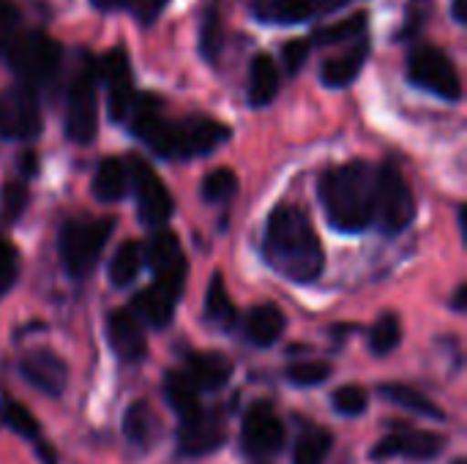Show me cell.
I'll use <instances>...</instances> for the list:
<instances>
[{
  "mask_svg": "<svg viewBox=\"0 0 467 464\" xmlns=\"http://www.w3.org/2000/svg\"><path fill=\"white\" fill-rule=\"evenodd\" d=\"M265 260L285 279L309 284L323 273L326 254L309 216L296 205H279L265 224Z\"/></svg>",
  "mask_w": 467,
  "mask_h": 464,
  "instance_id": "obj_1",
  "label": "cell"
},
{
  "mask_svg": "<svg viewBox=\"0 0 467 464\" xmlns=\"http://www.w3.org/2000/svg\"><path fill=\"white\" fill-rule=\"evenodd\" d=\"M378 172L367 161H348L331 167L320 178V200L328 224L339 232H361L375 219Z\"/></svg>",
  "mask_w": 467,
  "mask_h": 464,
  "instance_id": "obj_2",
  "label": "cell"
},
{
  "mask_svg": "<svg viewBox=\"0 0 467 464\" xmlns=\"http://www.w3.org/2000/svg\"><path fill=\"white\" fill-rule=\"evenodd\" d=\"M112 230H115V222L107 216L68 219L60 227V238H57V252H60V263H63L66 273L74 279L88 276L96 268Z\"/></svg>",
  "mask_w": 467,
  "mask_h": 464,
  "instance_id": "obj_3",
  "label": "cell"
},
{
  "mask_svg": "<svg viewBox=\"0 0 467 464\" xmlns=\"http://www.w3.org/2000/svg\"><path fill=\"white\" fill-rule=\"evenodd\" d=\"M0 46H3V55H5L8 66L30 88L52 82L57 68H60V60H63L60 44L55 38H49L47 33H41V30L11 36V38L0 41Z\"/></svg>",
  "mask_w": 467,
  "mask_h": 464,
  "instance_id": "obj_4",
  "label": "cell"
},
{
  "mask_svg": "<svg viewBox=\"0 0 467 464\" xmlns=\"http://www.w3.org/2000/svg\"><path fill=\"white\" fill-rule=\"evenodd\" d=\"M99 129V101H96V60L85 57L74 74L66 96V134L71 142H93Z\"/></svg>",
  "mask_w": 467,
  "mask_h": 464,
  "instance_id": "obj_5",
  "label": "cell"
},
{
  "mask_svg": "<svg viewBox=\"0 0 467 464\" xmlns=\"http://www.w3.org/2000/svg\"><path fill=\"white\" fill-rule=\"evenodd\" d=\"M375 216L380 219L383 232L397 235L410 227L416 219V200L402 178V172L391 164L378 170V183H375Z\"/></svg>",
  "mask_w": 467,
  "mask_h": 464,
  "instance_id": "obj_6",
  "label": "cell"
},
{
  "mask_svg": "<svg viewBox=\"0 0 467 464\" xmlns=\"http://www.w3.org/2000/svg\"><path fill=\"white\" fill-rule=\"evenodd\" d=\"M394 429L378 440L369 451L375 462L386 459H410V462H432L446 451V438L430 429H416L408 424H391Z\"/></svg>",
  "mask_w": 467,
  "mask_h": 464,
  "instance_id": "obj_7",
  "label": "cell"
},
{
  "mask_svg": "<svg viewBox=\"0 0 467 464\" xmlns=\"http://www.w3.org/2000/svg\"><path fill=\"white\" fill-rule=\"evenodd\" d=\"M408 77L410 82H416L419 88L449 98V101H460L462 98V79L460 71L454 68L451 57L443 55L435 46H416L408 57Z\"/></svg>",
  "mask_w": 467,
  "mask_h": 464,
  "instance_id": "obj_8",
  "label": "cell"
},
{
  "mask_svg": "<svg viewBox=\"0 0 467 464\" xmlns=\"http://www.w3.org/2000/svg\"><path fill=\"white\" fill-rule=\"evenodd\" d=\"M285 424L271 402H254L241 424V451L252 459L276 457L285 449Z\"/></svg>",
  "mask_w": 467,
  "mask_h": 464,
  "instance_id": "obj_9",
  "label": "cell"
},
{
  "mask_svg": "<svg viewBox=\"0 0 467 464\" xmlns=\"http://www.w3.org/2000/svg\"><path fill=\"white\" fill-rule=\"evenodd\" d=\"M224 440H227V418H224V413L197 407L192 416L181 418L175 446H178L181 457L197 459V457L216 454L224 446Z\"/></svg>",
  "mask_w": 467,
  "mask_h": 464,
  "instance_id": "obj_10",
  "label": "cell"
},
{
  "mask_svg": "<svg viewBox=\"0 0 467 464\" xmlns=\"http://www.w3.org/2000/svg\"><path fill=\"white\" fill-rule=\"evenodd\" d=\"M129 183L137 197V216L148 227H164L172 216V194L153 172V167L142 159L129 161Z\"/></svg>",
  "mask_w": 467,
  "mask_h": 464,
  "instance_id": "obj_11",
  "label": "cell"
},
{
  "mask_svg": "<svg viewBox=\"0 0 467 464\" xmlns=\"http://www.w3.org/2000/svg\"><path fill=\"white\" fill-rule=\"evenodd\" d=\"M96 77L104 79L107 85V101H109V118L115 123L129 120L134 104H137V90L131 82V66H129V55L115 46L107 55L96 57Z\"/></svg>",
  "mask_w": 467,
  "mask_h": 464,
  "instance_id": "obj_12",
  "label": "cell"
},
{
  "mask_svg": "<svg viewBox=\"0 0 467 464\" xmlns=\"http://www.w3.org/2000/svg\"><path fill=\"white\" fill-rule=\"evenodd\" d=\"M41 131L38 93L30 85H16L0 96V137L33 139Z\"/></svg>",
  "mask_w": 467,
  "mask_h": 464,
  "instance_id": "obj_13",
  "label": "cell"
},
{
  "mask_svg": "<svg viewBox=\"0 0 467 464\" xmlns=\"http://www.w3.org/2000/svg\"><path fill=\"white\" fill-rule=\"evenodd\" d=\"M145 260L153 271V284H159L181 298L183 284H186V257L181 252L178 238L167 230L156 232L145 249Z\"/></svg>",
  "mask_w": 467,
  "mask_h": 464,
  "instance_id": "obj_14",
  "label": "cell"
},
{
  "mask_svg": "<svg viewBox=\"0 0 467 464\" xmlns=\"http://www.w3.org/2000/svg\"><path fill=\"white\" fill-rule=\"evenodd\" d=\"M19 375H22L25 383H30L44 397H60L66 391V383H68L66 361L57 353L47 350V347L27 350L19 358Z\"/></svg>",
  "mask_w": 467,
  "mask_h": 464,
  "instance_id": "obj_15",
  "label": "cell"
},
{
  "mask_svg": "<svg viewBox=\"0 0 467 464\" xmlns=\"http://www.w3.org/2000/svg\"><path fill=\"white\" fill-rule=\"evenodd\" d=\"M107 342L123 364H140L148 353L145 325L131 309H115L107 314Z\"/></svg>",
  "mask_w": 467,
  "mask_h": 464,
  "instance_id": "obj_16",
  "label": "cell"
},
{
  "mask_svg": "<svg viewBox=\"0 0 467 464\" xmlns=\"http://www.w3.org/2000/svg\"><path fill=\"white\" fill-rule=\"evenodd\" d=\"M230 139V129L216 118L194 115L181 123V159H194L216 150Z\"/></svg>",
  "mask_w": 467,
  "mask_h": 464,
  "instance_id": "obj_17",
  "label": "cell"
},
{
  "mask_svg": "<svg viewBox=\"0 0 467 464\" xmlns=\"http://www.w3.org/2000/svg\"><path fill=\"white\" fill-rule=\"evenodd\" d=\"M233 361L222 353L205 350V353H189L186 358V377L200 391H219L233 380Z\"/></svg>",
  "mask_w": 467,
  "mask_h": 464,
  "instance_id": "obj_18",
  "label": "cell"
},
{
  "mask_svg": "<svg viewBox=\"0 0 467 464\" xmlns=\"http://www.w3.org/2000/svg\"><path fill=\"white\" fill-rule=\"evenodd\" d=\"M175 304H178V295H172L170 290H164V287H159V284H150V287L140 290V293L131 298V314H134L142 325L167 328V325L172 323Z\"/></svg>",
  "mask_w": 467,
  "mask_h": 464,
  "instance_id": "obj_19",
  "label": "cell"
},
{
  "mask_svg": "<svg viewBox=\"0 0 467 464\" xmlns=\"http://www.w3.org/2000/svg\"><path fill=\"white\" fill-rule=\"evenodd\" d=\"M0 418H3V424H5L11 432H16L19 438H25L27 443H33V446L38 449L41 462L57 464L55 462V451H52L49 446L41 443V427H38L36 416H33L25 405H19V402L11 399V397H3V399H0Z\"/></svg>",
  "mask_w": 467,
  "mask_h": 464,
  "instance_id": "obj_20",
  "label": "cell"
},
{
  "mask_svg": "<svg viewBox=\"0 0 467 464\" xmlns=\"http://www.w3.org/2000/svg\"><path fill=\"white\" fill-rule=\"evenodd\" d=\"M159 435H161V421H159L156 410L145 399L131 402L129 410H126V416H123V438L134 449L148 451L159 440Z\"/></svg>",
  "mask_w": 467,
  "mask_h": 464,
  "instance_id": "obj_21",
  "label": "cell"
},
{
  "mask_svg": "<svg viewBox=\"0 0 467 464\" xmlns=\"http://www.w3.org/2000/svg\"><path fill=\"white\" fill-rule=\"evenodd\" d=\"M285 325H287V320H285V314H282V309L279 306H274V304H260V306H254L252 312H249V317H246V339L254 345V347H271V345H276L279 342V336L285 334Z\"/></svg>",
  "mask_w": 467,
  "mask_h": 464,
  "instance_id": "obj_22",
  "label": "cell"
},
{
  "mask_svg": "<svg viewBox=\"0 0 467 464\" xmlns=\"http://www.w3.org/2000/svg\"><path fill=\"white\" fill-rule=\"evenodd\" d=\"M129 161L118 156H107L93 175V194L101 202H118L129 191Z\"/></svg>",
  "mask_w": 467,
  "mask_h": 464,
  "instance_id": "obj_23",
  "label": "cell"
},
{
  "mask_svg": "<svg viewBox=\"0 0 467 464\" xmlns=\"http://www.w3.org/2000/svg\"><path fill=\"white\" fill-rule=\"evenodd\" d=\"M279 90V68L274 63L271 55H254L252 66H249V90L246 98L252 107H265L276 98Z\"/></svg>",
  "mask_w": 467,
  "mask_h": 464,
  "instance_id": "obj_24",
  "label": "cell"
},
{
  "mask_svg": "<svg viewBox=\"0 0 467 464\" xmlns=\"http://www.w3.org/2000/svg\"><path fill=\"white\" fill-rule=\"evenodd\" d=\"M380 397L402 410H410L416 416H424L430 421H446V413L421 391H416L413 386H402V383H383L380 386Z\"/></svg>",
  "mask_w": 467,
  "mask_h": 464,
  "instance_id": "obj_25",
  "label": "cell"
},
{
  "mask_svg": "<svg viewBox=\"0 0 467 464\" xmlns=\"http://www.w3.org/2000/svg\"><path fill=\"white\" fill-rule=\"evenodd\" d=\"M367 55H369V46H367V44H358V46H353L350 52L326 60V63H323V71H320L323 85H328V88H348V85H353L356 77H358L361 68H364Z\"/></svg>",
  "mask_w": 467,
  "mask_h": 464,
  "instance_id": "obj_26",
  "label": "cell"
},
{
  "mask_svg": "<svg viewBox=\"0 0 467 464\" xmlns=\"http://www.w3.org/2000/svg\"><path fill=\"white\" fill-rule=\"evenodd\" d=\"M254 14L271 25H298L315 14V0H257Z\"/></svg>",
  "mask_w": 467,
  "mask_h": 464,
  "instance_id": "obj_27",
  "label": "cell"
},
{
  "mask_svg": "<svg viewBox=\"0 0 467 464\" xmlns=\"http://www.w3.org/2000/svg\"><path fill=\"white\" fill-rule=\"evenodd\" d=\"M142 265H145V252H142V246H140L137 241H126V243L118 246V252H115L112 260H109V271H107V273H109V282H112L115 287H129V284L137 282Z\"/></svg>",
  "mask_w": 467,
  "mask_h": 464,
  "instance_id": "obj_28",
  "label": "cell"
},
{
  "mask_svg": "<svg viewBox=\"0 0 467 464\" xmlns=\"http://www.w3.org/2000/svg\"><path fill=\"white\" fill-rule=\"evenodd\" d=\"M164 399L178 418L192 416L200 407V388L186 377V372H167L164 375Z\"/></svg>",
  "mask_w": 467,
  "mask_h": 464,
  "instance_id": "obj_29",
  "label": "cell"
},
{
  "mask_svg": "<svg viewBox=\"0 0 467 464\" xmlns=\"http://www.w3.org/2000/svg\"><path fill=\"white\" fill-rule=\"evenodd\" d=\"M334 449V435L326 427H309L293 446V464H326Z\"/></svg>",
  "mask_w": 467,
  "mask_h": 464,
  "instance_id": "obj_30",
  "label": "cell"
},
{
  "mask_svg": "<svg viewBox=\"0 0 467 464\" xmlns=\"http://www.w3.org/2000/svg\"><path fill=\"white\" fill-rule=\"evenodd\" d=\"M205 320L222 331L233 328V323H235V306H233V298L219 273H213L211 287L205 293Z\"/></svg>",
  "mask_w": 467,
  "mask_h": 464,
  "instance_id": "obj_31",
  "label": "cell"
},
{
  "mask_svg": "<svg viewBox=\"0 0 467 464\" xmlns=\"http://www.w3.org/2000/svg\"><path fill=\"white\" fill-rule=\"evenodd\" d=\"M402 342V323L394 312H386L375 320L372 331H369V350L375 356H389L400 347Z\"/></svg>",
  "mask_w": 467,
  "mask_h": 464,
  "instance_id": "obj_32",
  "label": "cell"
},
{
  "mask_svg": "<svg viewBox=\"0 0 467 464\" xmlns=\"http://www.w3.org/2000/svg\"><path fill=\"white\" fill-rule=\"evenodd\" d=\"M331 405H334V413H339L342 418H358L369 407V394H367L364 386L348 383V386H342V388L334 391Z\"/></svg>",
  "mask_w": 467,
  "mask_h": 464,
  "instance_id": "obj_33",
  "label": "cell"
},
{
  "mask_svg": "<svg viewBox=\"0 0 467 464\" xmlns=\"http://www.w3.org/2000/svg\"><path fill=\"white\" fill-rule=\"evenodd\" d=\"M96 8L101 11H112V8H126L134 19H140L142 25H150L170 0H90Z\"/></svg>",
  "mask_w": 467,
  "mask_h": 464,
  "instance_id": "obj_34",
  "label": "cell"
},
{
  "mask_svg": "<svg viewBox=\"0 0 467 464\" xmlns=\"http://www.w3.org/2000/svg\"><path fill=\"white\" fill-rule=\"evenodd\" d=\"M224 44V27H222V16L219 8L211 5L208 14L202 16V27H200V52L208 60H216Z\"/></svg>",
  "mask_w": 467,
  "mask_h": 464,
  "instance_id": "obj_35",
  "label": "cell"
},
{
  "mask_svg": "<svg viewBox=\"0 0 467 464\" xmlns=\"http://www.w3.org/2000/svg\"><path fill=\"white\" fill-rule=\"evenodd\" d=\"M364 27H367V14H353V16H348V19H342L337 25H328V27L317 30L312 41L320 44V46H331V44L356 38L358 33H364Z\"/></svg>",
  "mask_w": 467,
  "mask_h": 464,
  "instance_id": "obj_36",
  "label": "cell"
},
{
  "mask_svg": "<svg viewBox=\"0 0 467 464\" xmlns=\"http://www.w3.org/2000/svg\"><path fill=\"white\" fill-rule=\"evenodd\" d=\"M238 191V178L233 170L227 167H219V170H211L202 180V200L205 202H222V200H230L233 194Z\"/></svg>",
  "mask_w": 467,
  "mask_h": 464,
  "instance_id": "obj_37",
  "label": "cell"
},
{
  "mask_svg": "<svg viewBox=\"0 0 467 464\" xmlns=\"http://www.w3.org/2000/svg\"><path fill=\"white\" fill-rule=\"evenodd\" d=\"M331 375H334V369H331L328 361H301V364L287 366V380L293 386H298V388L323 386Z\"/></svg>",
  "mask_w": 467,
  "mask_h": 464,
  "instance_id": "obj_38",
  "label": "cell"
},
{
  "mask_svg": "<svg viewBox=\"0 0 467 464\" xmlns=\"http://www.w3.org/2000/svg\"><path fill=\"white\" fill-rule=\"evenodd\" d=\"M27 208V189L25 183L19 180H8L3 183V191H0V216L3 222H16Z\"/></svg>",
  "mask_w": 467,
  "mask_h": 464,
  "instance_id": "obj_39",
  "label": "cell"
},
{
  "mask_svg": "<svg viewBox=\"0 0 467 464\" xmlns=\"http://www.w3.org/2000/svg\"><path fill=\"white\" fill-rule=\"evenodd\" d=\"M430 14H432V0H413L410 5H408V16H405V22H402V38H413L421 27H424V22L430 19Z\"/></svg>",
  "mask_w": 467,
  "mask_h": 464,
  "instance_id": "obj_40",
  "label": "cell"
},
{
  "mask_svg": "<svg viewBox=\"0 0 467 464\" xmlns=\"http://www.w3.org/2000/svg\"><path fill=\"white\" fill-rule=\"evenodd\" d=\"M16 268H19L16 249L5 238H0V295L11 290V284L16 279Z\"/></svg>",
  "mask_w": 467,
  "mask_h": 464,
  "instance_id": "obj_41",
  "label": "cell"
},
{
  "mask_svg": "<svg viewBox=\"0 0 467 464\" xmlns=\"http://www.w3.org/2000/svg\"><path fill=\"white\" fill-rule=\"evenodd\" d=\"M306 57H309V41L306 38H296V41H287L282 46V60H285V68L290 74H298L301 66L306 63Z\"/></svg>",
  "mask_w": 467,
  "mask_h": 464,
  "instance_id": "obj_42",
  "label": "cell"
},
{
  "mask_svg": "<svg viewBox=\"0 0 467 464\" xmlns=\"http://www.w3.org/2000/svg\"><path fill=\"white\" fill-rule=\"evenodd\" d=\"M19 25V8L11 0H0V36H8Z\"/></svg>",
  "mask_w": 467,
  "mask_h": 464,
  "instance_id": "obj_43",
  "label": "cell"
},
{
  "mask_svg": "<svg viewBox=\"0 0 467 464\" xmlns=\"http://www.w3.org/2000/svg\"><path fill=\"white\" fill-rule=\"evenodd\" d=\"M19 167H22V172L30 178V175H36V170H38V159H36V153H22V161H19Z\"/></svg>",
  "mask_w": 467,
  "mask_h": 464,
  "instance_id": "obj_44",
  "label": "cell"
},
{
  "mask_svg": "<svg viewBox=\"0 0 467 464\" xmlns=\"http://www.w3.org/2000/svg\"><path fill=\"white\" fill-rule=\"evenodd\" d=\"M465 298H467V287L465 284H460V287H457V293H454V298H451V309H454V312H465Z\"/></svg>",
  "mask_w": 467,
  "mask_h": 464,
  "instance_id": "obj_45",
  "label": "cell"
},
{
  "mask_svg": "<svg viewBox=\"0 0 467 464\" xmlns=\"http://www.w3.org/2000/svg\"><path fill=\"white\" fill-rule=\"evenodd\" d=\"M454 19H457L460 25H465V22H467L465 0H454Z\"/></svg>",
  "mask_w": 467,
  "mask_h": 464,
  "instance_id": "obj_46",
  "label": "cell"
},
{
  "mask_svg": "<svg viewBox=\"0 0 467 464\" xmlns=\"http://www.w3.org/2000/svg\"><path fill=\"white\" fill-rule=\"evenodd\" d=\"M451 464H465V459H462V457H457V459H454Z\"/></svg>",
  "mask_w": 467,
  "mask_h": 464,
  "instance_id": "obj_47",
  "label": "cell"
}]
</instances>
